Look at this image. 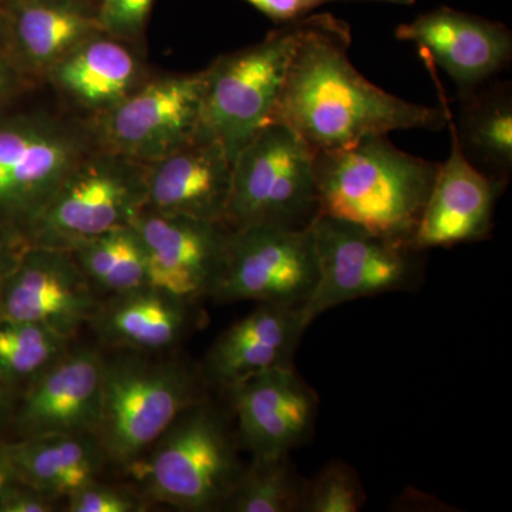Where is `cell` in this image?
Here are the masks:
<instances>
[{
  "label": "cell",
  "instance_id": "obj_1",
  "mask_svg": "<svg viewBox=\"0 0 512 512\" xmlns=\"http://www.w3.org/2000/svg\"><path fill=\"white\" fill-rule=\"evenodd\" d=\"M350 43L349 23L332 13L313 15L269 123L291 127L313 153L366 136L446 128L443 101L440 107H429L384 92L350 62Z\"/></svg>",
  "mask_w": 512,
  "mask_h": 512
},
{
  "label": "cell",
  "instance_id": "obj_2",
  "mask_svg": "<svg viewBox=\"0 0 512 512\" xmlns=\"http://www.w3.org/2000/svg\"><path fill=\"white\" fill-rule=\"evenodd\" d=\"M313 168L320 215L413 247L440 163L404 153L387 136H366L316 151Z\"/></svg>",
  "mask_w": 512,
  "mask_h": 512
},
{
  "label": "cell",
  "instance_id": "obj_3",
  "mask_svg": "<svg viewBox=\"0 0 512 512\" xmlns=\"http://www.w3.org/2000/svg\"><path fill=\"white\" fill-rule=\"evenodd\" d=\"M161 353L119 350L104 357L103 403L97 427L107 463L128 470L175 419L205 394L201 370Z\"/></svg>",
  "mask_w": 512,
  "mask_h": 512
},
{
  "label": "cell",
  "instance_id": "obj_4",
  "mask_svg": "<svg viewBox=\"0 0 512 512\" xmlns=\"http://www.w3.org/2000/svg\"><path fill=\"white\" fill-rule=\"evenodd\" d=\"M237 433L208 397L185 409L143 458L128 468L148 503L181 511H222L244 464Z\"/></svg>",
  "mask_w": 512,
  "mask_h": 512
},
{
  "label": "cell",
  "instance_id": "obj_5",
  "mask_svg": "<svg viewBox=\"0 0 512 512\" xmlns=\"http://www.w3.org/2000/svg\"><path fill=\"white\" fill-rule=\"evenodd\" d=\"M313 160L312 148L291 127L265 124L235 157L224 224L312 227L320 215Z\"/></svg>",
  "mask_w": 512,
  "mask_h": 512
},
{
  "label": "cell",
  "instance_id": "obj_6",
  "mask_svg": "<svg viewBox=\"0 0 512 512\" xmlns=\"http://www.w3.org/2000/svg\"><path fill=\"white\" fill-rule=\"evenodd\" d=\"M312 19L279 25L262 42L218 57L204 70V130L220 141L232 161L271 120Z\"/></svg>",
  "mask_w": 512,
  "mask_h": 512
},
{
  "label": "cell",
  "instance_id": "obj_7",
  "mask_svg": "<svg viewBox=\"0 0 512 512\" xmlns=\"http://www.w3.org/2000/svg\"><path fill=\"white\" fill-rule=\"evenodd\" d=\"M146 205V165L96 146L66 175L23 239L26 247L69 251L131 225Z\"/></svg>",
  "mask_w": 512,
  "mask_h": 512
},
{
  "label": "cell",
  "instance_id": "obj_8",
  "mask_svg": "<svg viewBox=\"0 0 512 512\" xmlns=\"http://www.w3.org/2000/svg\"><path fill=\"white\" fill-rule=\"evenodd\" d=\"M94 148L87 127L47 116L0 120V227L23 239L66 175Z\"/></svg>",
  "mask_w": 512,
  "mask_h": 512
},
{
  "label": "cell",
  "instance_id": "obj_9",
  "mask_svg": "<svg viewBox=\"0 0 512 512\" xmlns=\"http://www.w3.org/2000/svg\"><path fill=\"white\" fill-rule=\"evenodd\" d=\"M313 234L319 279L301 309L308 328L313 320L343 303L407 291L420 281L423 251L410 245L377 237L359 225L326 215L313 222Z\"/></svg>",
  "mask_w": 512,
  "mask_h": 512
},
{
  "label": "cell",
  "instance_id": "obj_10",
  "mask_svg": "<svg viewBox=\"0 0 512 512\" xmlns=\"http://www.w3.org/2000/svg\"><path fill=\"white\" fill-rule=\"evenodd\" d=\"M204 70L140 84L87 126L96 146L151 164L187 146L204 130Z\"/></svg>",
  "mask_w": 512,
  "mask_h": 512
},
{
  "label": "cell",
  "instance_id": "obj_11",
  "mask_svg": "<svg viewBox=\"0 0 512 512\" xmlns=\"http://www.w3.org/2000/svg\"><path fill=\"white\" fill-rule=\"evenodd\" d=\"M229 231L224 274L212 301L275 303L301 311L319 279L313 225H251Z\"/></svg>",
  "mask_w": 512,
  "mask_h": 512
},
{
  "label": "cell",
  "instance_id": "obj_12",
  "mask_svg": "<svg viewBox=\"0 0 512 512\" xmlns=\"http://www.w3.org/2000/svg\"><path fill=\"white\" fill-rule=\"evenodd\" d=\"M131 225L146 254L148 284L197 305L212 299L227 259L231 231L224 222L144 208Z\"/></svg>",
  "mask_w": 512,
  "mask_h": 512
},
{
  "label": "cell",
  "instance_id": "obj_13",
  "mask_svg": "<svg viewBox=\"0 0 512 512\" xmlns=\"http://www.w3.org/2000/svg\"><path fill=\"white\" fill-rule=\"evenodd\" d=\"M101 299L70 252L26 247L0 285V318L37 323L74 339Z\"/></svg>",
  "mask_w": 512,
  "mask_h": 512
},
{
  "label": "cell",
  "instance_id": "obj_14",
  "mask_svg": "<svg viewBox=\"0 0 512 512\" xmlns=\"http://www.w3.org/2000/svg\"><path fill=\"white\" fill-rule=\"evenodd\" d=\"M239 447L251 456L291 454L311 440L319 397L295 366H279L239 380L227 390Z\"/></svg>",
  "mask_w": 512,
  "mask_h": 512
},
{
  "label": "cell",
  "instance_id": "obj_15",
  "mask_svg": "<svg viewBox=\"0 0 512 512\" xmlns=\"http://www.w3.org/2000/svg\"><path fill=\"white\" fill-rule=\"evenodd\" d=\"M104 356L70 346L25 386L9 430L15 439L42 434H94L103 403Z\"/></svg>",
  "mask_w": 512,
  "mask_h": 512
},
{
  "label": "cell",
  "instance_id": "obj_16",
  "mask_svg": "<svg viewBox=\"0 0 512 512\" xmlns=\"http://www.w3.org/2000/svg\"><path fill=\"white\" fill-rule=\"evenodd\" d=\"M439 99L447 110V126L451 137L450 156L440 163L433 190L421 214L413 238V248H451L484 241L493 231L497 198L505 188L478 171L464 156L458 144L453 113L436 70L429 69Z\"/></svg>",
  "mask_w": 512,
  "mask_h": 512
},
{
  "label": "cell",
  "instance_id": "obj_17",
  "mask_svg": "<svg viewBox=\"0 0 512 512\" xmlns=\"http://www.w3.org/2000/svg\"><path fill=\"white\" fill-rule=\"evenodd\" d=\"M396 39L419 46L421 57L453 79L458 94L490 82L512 59V33L504 23L447 6L403 23Z\"/></svg>",
  "mask_w": 512,
  "mask_h": 512
},
{
  "label": "cell",
  "instance_id": "obj_18",
  "mask_svg": "<svg viewBox=\"0 0 512 512\" xmlns=\"http://www.w3.org/2000/svg\"><path fill=\"white\" fill-rule=\"evenodd\" d=\"M234 161L220 141L201 136L146 165L147 210L224 222Z\"/></svg>",
  "mask_w": 512,
  "mask_h": 512
},
{
  "label": "cell",
  "instance_id": "obj_19",
  "mask_svg": "<svg viewBox=\"0 0 512 512\" xmlns=\"http://www.w3.org/2000/svg\"><path fill=\"white\" fill-rule=\"evenodd\" d=\"M308 329L301 311L275 303H258L248 316L229 326L212 343L200 367L205 383L227 390L245 377L293 365Z\"/></svg>",
  "mask_w": 512,
  "mask_h": 512
},
{
  "label": "cell",
  "instance_id": "obj_20",
  "mask_svg": "<svg viewBox=\"0 0 512 512\" xmlns=\"http://www.w3.org/2000/svg\"><path fill=\"white\" fill-rule=\"evenodd\" d=\"M200 313L197 303L146 285L101 299L89 326L110 349L164 353L190 335Z\"/></svg>",
  "mask_w": 512,
  "mask_h": 512
},
{
  "label": "cell",
  "instance_id": "obj_21",
  "mask_svg": "<svg viewBox=\"0 0 512 512\" xmlns=\"http://www.w3.org/2000/svg\"><path fill=\"white\" fill-rule=\"evenodd\" d=\"M8 55L26 76L47 72L87 37L103 32L86 0H3Z\"/></svg>",
  "mask_w": 512,
  "mask_h": 512
},
{
  "label": "cell",
  "instance_id": "obj_22",
  "mask_svg": "<svg viewBox=\"0 0 512 512\" xmlns=\"http://www.w3.org/2000/svg\"><path fill=\"white\" fill-rule=\"evenodd\" d=\"M46 77L69 99L97 116L140 86L141 69L124 40L99 32L74 47Z\"/></svg>",
  "mask_w": 512,
  "mask_h": 512
},
{
  "label": "cell",
  "instance_id": "obj_23",
  "mask_svg": "<svg viewBox=\"0 0 512 512\" xmlns=\"http://www.w3.org/2000/svg\"><path fill=\"white\" fill-rule=\"evenodd\" d=\"M20 484L52 500H66L97 480L107 466L106 454L94 434H42L0 441Z\"/></svg>",
  "mask_w": 512,
  "mask_h": 512
},
{
  "label": "cell",
  "instance_id": "obj_24",
  "mask_svg": "<svg viewBox=\"0 0 512 512\" xmlns=\"http://www.w3.org/2000/svg\"><path fill=\"white\" fill-rule=\"evenodd\" d=\"M454 127L464 156L478 171L507 188L512 175V86L490 82L458 94Z\"/></svg>",
  "mask_w": 512,
  "mask_h": 512
},
{
  "label": "cell",
  "instance_id": "obj_25",
  "mask_svg": "<svg viewBox=\"0 0 512 512\" xmlns=\"http://www.w3.org/2000/svg\"><path fill=\"white\" fill-rule=\"evenodd\" d=\"M67 252L103 298L150 285L146 254L133 225L86 239Z\"/></svg>",
  "mask_w": 512,
  "mask_h": 512
},
{
  "label": "cell",
  "instance_id": "obj_26",
  "mask_svg": "<svg viewBox=\"0 0 512 512\" xmlns=\"http://www.w3.org/2000/svg\"><path fill=\"white\" fill-rule=\"evenodd\" d=\"M306 483L291 454L252 456L222 511L301 512Z\"/></svg>",
  "mask_w": 512,
  "mask_h": 512
},
{
  "label": "cell",
  "instance_id": "obj_27",
  "mask_svg": "<svg viewBox=\"0 0 512 512\" xmlns=\"http://www.w3.org/2000/svg\"><path fill=\"white\" fill-rule=\"evenodd\" d=\"M72 340L37 323L0 318V382L13 392L25 389L72 346Z\"/></svg>",
  "mask_w": 512,
  "mask_h": 512
},
{
  "label": "cell",
  "instance_id": "obj_28",
  "mask_svg": "<svg viewBox=\"0 0 512 512\" xmlns=\"http://www.w3.org/2000/svg\"><path fill=\"white\" fill-rule=\"evenodd\" d=\"M366 500L355 468L335 460L306 483L301 512H359Z\"/></svg>",
  "mask_w": 512,
  "mask_h": 512
},
{
  "label": "cell",
  "instance_id": "obj_29",
  "mask_svg": "<svg viewBox=\"0 0 512 512\" xmlns=\"http://www.w3.org/2000/svg\"><path fill=\"white\" fill-rule=\"evenodd\" d=\"M66 501L69 512H141L150 504L143 495L100 483L99 478L74 491Z\"/></svg>",
  "mask_w": 512,
  "mask_h": 512
},
{
  "label": "cell",
  "instance_id": "obj_30",
  "mask_svg": "<svg viewBox=\"0 0 512 512\" xmlns=\"http://www.w3.org/2000/svg\"><path fill=\"white\" fill-rule=\"evenodd\" d=\"M154 0H99L96 15L100 28L117 39H134L146 26Z\"/></svg>",
  "mask_w": 512,
  "mask_h": 512
},
{
  "label": "cell",
  "instance_id": "obj_31",
  "mask_svg": "<svg viewBox=\"0 0 512 512\" xmlns=\"http://www.w3.org/2000/svg\"><path fill=\"white\" fill-rule=\"evenodd\" d=\"M244 2L271 19L276 25H285V23L306 18L316 9L329 3L370 2L412 6L416 0H244Z\"/></svg>",
  "mask_w": 512,
  "mask_h": 512
},
{
  "label": "cell",
  "instance_id": "obj_32",
  "mask_svg": "<svg viewBox=\"0 0 512 512\" xmlns=\"http://www.w3.org/2000/svg\"><path fill=\"white\" fill-rule=\"evenodd\" d=\"M57 501L25 484H15L0 495V512H53Z\"/></svg>",
  "mask_w": 512,
  "mask_h": 512
},
{
  "label": "cell",
  "instance_id": "obj_33",
  "mask_svg": "<svg viewBox=\"0 0 512 512\" xmlns=\"http://www.w3.org/2000/svg\"><path fill=\"white\" fill-rule=\"evenodd\" d=\"M26 77L8 53H0V107L20 92Z\"/></svg>",
  "mask_w": 512,
  "mask_h": 512
},
{
  "label": "cell",
  "instance_id": "obj_34",
  "mask_svg": "<svg viewBox=\"0 0 512 512\" xmlns=\"http://www.w3.org/2000/svg\"><path fill=\"white\" fill-rule=\"evenodd\" d=\"M25 248L26 244L22 238L8 229L0 227V285L6 275L12 271Z\"/></svg>",
  "mask_w": 512,
  "mask_h": 512
},
{
  "label": "cell",
  "instance_id": "obj_35",
  "mask_svg": "<svg viewBox=\"0 0 512 512\" xmlns=\"http://www.w3.org/2000/svg\"><path fill=\"white\" fill-rule=\"evenodd\" d=\"M15 393L5 383L0 382V441L5 431L9 430L15 412Z\"/></svg>",
  "mask_w": 512,
  "mask_h": 512
},
{
  "label": "cell",
  "instance_id": "obj_36",
  "mask_svg": "<svg viewBox=\"0 0 512 512\" xmlns=\"http://www.w3.org/2000/svg\"><path fill=\"white\" fill-rule=\"evenodd\" d=\"M20 483L15 468L10 464L8 456L0 446V495L5 493L12 485Z\"/></svg>",
  "mask_w": 512,
  "mask_h": 512
},
{
  "label": "cell",
  "instance_id": "obj_37",
  "mask_svg": "<svg viewBox=\"0 0 512 512\" xmlns=\"http://www.w3.org/2000/svg\"><path fill=\"white\" fill-rule=\"evenodd\" d=\"M0 53H8V32H6L5 16L0 10Z\"/></svg>",
  "mask_w": 512,
  "mask_h": 512
},
{
  "label": "cell",
  "instance_id": "obj_38",
  "mask_svg": "<svg viewBox=\"0 0 512 512\" xmlns=\"http://www.w3.org/2000/svg\"><path fill=\"white\" fill-rule=\"evenodd\" d=\"M2 2H3V0H0V3H2Z\"/></svg>",
  "mask_w": 512,
  "mask_h": 512
}]
</instances>
